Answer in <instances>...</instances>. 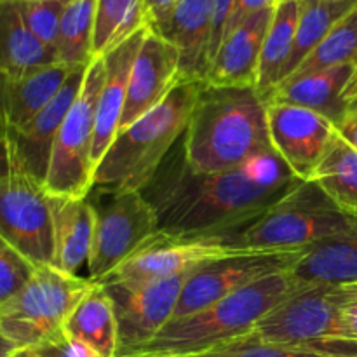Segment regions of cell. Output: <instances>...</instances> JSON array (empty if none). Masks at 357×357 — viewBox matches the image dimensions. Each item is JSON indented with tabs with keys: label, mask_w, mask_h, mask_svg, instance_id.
<instances>
[{
	"label": "cell",
	"mask_w": 357,
	"mask_h": 357,
	"mask_svg": "<svg viewBox=\"0 0 357 357\" xmlns=\"http://www.w3.org/2000/svg\"><path fill=\"white\" fill-rule=\"evenodd\" d=\"M146 26L149 10L145 0H96L93 58H103Z\"/></svg>",
	"instance_id": "obj_29"
},
{
	"label": "cell",
	"mask_w": 357,
	"mask_h": 357,
	"mask_svg": "<svg viewBox=\"0 0 357 357\" xmlns=\"http://www.w3.org/2000/svg\"><path fill=\"white\" fill-rule=\"evenodd\" d=\"M190 274L142 282H100L110 295L117 316V357L129 356L145 345L173 319Z\"/></svg>",
	"instance_id": "obj_12"
},
{
	"label": "cell",
	"mask_w": 357,
	"mask_h": 357,
	"mask_svg": "<svg viewBox=\"0 0 357 357\" xmlns=\"http://www.w3.org/2000/svg\"><path fill=\"white\" fill-rule=\"evenodd\" d=\"M49 194V192H47ZM52 216V267L77 275L93 246L94 209L86 199L49 194Z\"/></svg>",
	"instance_id": "obj_21"
},
{
	"label": "cell",
	"mask_w": 357,
	"mask_h": 357,
	"mask_svg": "<svg viewBox=\"0 0 357 357\" xmlns=\"http://www.w3.org/2000/svg\"><path fill=\"white\" fill-rule=\"evenodd\" d=\"M279 2V0H275V3H278Z\"/></svg>",
	"instance_id": "obj_44"
},
{
	"label": "cell",
	"mask_w": 357,
	"mask_h": 357,
	"mask_svg": "<svg viewBox=\"0 0 357 357\" xmlns=\"http://www.w3.org/2000/svg\"><path fill=\"white\" fill-rule=\"evenodd\" d=\"M344 101L347 105L349 112L357 110V65L354 68V73H352L351 80L347 82L344 89Z\"/></svg>",
	"instance_id": "obj_40"
},
{
	"label": "cell",
	"mask_w": 357,
	"mask_h": 357,
	"mask_svg": "<svg viewBox=\"0 0 357 357\" xmlns=\"http://www.w3.org/2000/svg\"><path fill=\"white\" fill-rule=\"evenodd\" d=\"M354 300L357 281L305 286L268 312L248 337L288 345L351 340L344 326V312Z\"/></svg>",
	"instance_id": "obj_8"
},
{
	"label": "cell",
	"mask_w": 357,
	"mask_h": 357,
	"mask_svg": "<svg viewBox=\"0 0 357 357\" xmlns=\"http://www.w3.org/2000/svg\"><path fill=\"white\" fill-rule=\"evenodd\" d=\"M149 28L178 49L183 79L206 82L211 38L209 0H176L166 13L153 17Z\"/></svg>",
	"instance_id": "obj_17"
},
{
	"label": "cell",
	"mask_w": 357,
	"mask_h": 357,
	"mask_svg": "<svg viewBox=\"0 0 357 357\" xmlns=\"http://www.w3.org/2000/svg\"><path fill=\"white\" fill-rule=\"evenodd\" d=\"M356 3L357 0H345V2L300 0V14L298 24H296L295 44H293L288 63H286L284 70H282L281 82L288 79L289 75H293V72L305 61L307 56L323 42V38L335 26V23L338 20H342Z\"/></svg>",
	"instance_id": "obj_28"
},
{
	"label": "cell",
	"mask_w": 357,
	"mask_h": 357,
	"mask_svg": "<svg viewBox=\"0 0 357 357\" xmlns=\"http://www.w3.org/2000/svg\"><path fill=\"white\" fill-rule=\"evenodd\" d=\"M94 209V234L87 271L93 282L112 272L159 232V220L143 192L93 188L87 195Z\"/></svg>",
	"instance_id": "obj_9"
},
{
	"label": "cell",
	"mask_w": 357,
	"mask_h": 357,
	"mask_svg": "<svg viewBox=\"0 0 357 357\" xmlns=\"http://www.w3.org/2000/svg\"><path fill=\"white\" fill-rule=\"evenodd\" d=\"M176 0H145L146 10H149V24L153 17L160 16L162 13H166Z\"/></svg>",
	"instance_id": "obj_41"
},
{
	"label": "cell",
	"mask_w": 357,
	"mask_h": 357,
	"mask_svg": "<svg viewBox=\"0 0 357 357\" xmlns=\"http://www.w3.org/2000/svg\"><path fill=\"white\" fill-rule=\"evenodd\" d=\"M96 282L40 265L0 307V331L20 349H40L65 337V324Z\"/></svg>",
	"instance_id": "obj_6"
},
{
	"label": "cell",
	"mask_w": 357,
	"mask_h": 357,
	"mask_svg": "<svg viewBox=\"0 0 357 357\" xmlns=\"http://www.w3.org/2000/svg\"><path fill=\"white\" fill-rule=\"evenodd\" d=\"M187 357H357V340H326L307 345L268 344L251 337L237 338L211 351Z\"/></svg>",
	"instance_id": "obj_30"
},
{
	"label": "cell",
	"mask_w": 357,
	"mask_h": 357,
	"mask_svg": "<svg viewBox=\"0 0 357 357\" xmlns=\"http://www.w3.org/2000/svg\"><path fill=\"white\" fill-rule=\"evenodd\" d=\"M68 0H17V7L31 33L56 52L63 10Z\"/></svg>",
	"instance_id": "obj_33"
},
{
	"label": "cell",
	"mask_w": 357,
	"mask_h": 357,
	"mask_svg": "<svg viewBox=\"0 0 357 357\" xmlns=\"http://www.w3.org/2000/svg\"><path fill=\"white\" fill-rule=\"evenodd\" d=\"M204 82L183 79L169 96L122 129L94 169L93 188L142 192L183 136Z\"/></svg>",
	"instance_id": "obj_4"
},
{
	"label": "cell",
	"mask_w": 357,
	"mask_h": 357,
	"mask_svg": "<svg viewBox=\"0 0 357 357\" xmlns=\"http://www.w3.org/2000/svg\"><path fill=\"white\" fill-rule=\"evenodd\" d=\"M272 6H275V0H236L232 14H230L229 24H227L225 35L230 33L234 28L239 26L241 23H244L248 17H251L253 14L260 13V10L267 9V7H272Z\"/></svg>",
	"instance_id": "obj_37"
},
{
	"label": "cell",
	"mask_w": 357,
	"mask_h": 357,
	"mask_svg": "<svg viewBox=\"0 0 357 357\" xmlns=\"http://www.w3.org/2000/svg\"><path fill=\"white\" fill-rule=\"evenodd\" d=\"M298 14L300 0H279L274 7V16L265 35L255 84V89L265 101L281 82L282 70L295 44Z\"/></svg>",
	"instance_id": "obj_26"
},
{
	"label": "cell",
	"mask_w": 357,
	"mask_h": 357,
	"mask_svg": "<svg viewBox=\"0 0 357 357\" xmlns=\"http://www.w3.org/2000/svg\"><path fill=\"white\" fill-rule=\"evenodd\" d=\"M14 169H16V166H14L13 150H10L9 132L0 121V176H6Z\"/></svg>",
	"instance_id": "obj_38"
},
{
	"label": "cell",
	"mask_w": 357,
	"mask_h": 357,
	"mask_svg": "<svg viewBox=\"0 0 357 357\" xmlns=\"http://www.w3.org/2000/svg\"><path fill=\"white\" fill-rule=\"evenodd\" d=\"M181 80L178 49L149 28L132 63L119 132L159 107Z\"/></svg>",
	"instance_id": "obj_15"
},
{
	"label": "cell",
	"mask_w": 357,
	"mask_h": 357,
	"mask_svg": "<svg viewBox=\"0 0 357 357\" xmlns=\"http://www.w3.org/2000/svg\"><path fill=\"white\" fill-rule=\"evenodd\" d=\"M337 129L338 135H340L352 149L357 150V110L349 112Z\"/></svg>",
	"instance_id": "obj_39"
},
{
	"label": "cell",
	"mask_w": 357,
	"mask_h": 357,
	"mask_svg": "<svg viewBox=\"0 0 357 357\" xmlns=\"http://www.w3.org/2000/svg\"><path fill=\"white\" fill-rule=\"evenodd\" d=\"M349 63L357 65V3L342 20L335 23L323 42L289 77L321 72V70L349 65Z\"/></svg>",
	"instance_id": "obj_32"
},
{
	"label": "cell",
	"mask_w": 357,
	"mask_h": 357,
	"mask_svg": "<svg viewBox=\"0 0 357 357\" xmlns=\"http://www.w3.org/2000/svg\"><path fill=\"white\" fill-rule=\"evenodd\" d=\"M0 237L35 267L52 265V216L44 183L16 167L0 176Z\"/></svg>",
	"instance_id": "obj_11"
},
{
	"label": "cell",
	"mask_w": 357,
	"mask_h": 357,
	"mask_svg": "<svg viewBox=\"0 0 357 357\" xmlns=\"http://www.w3.org/2000/svg\"><path fill=\"white\" fill-rule=\"evenodd\" d=\"M17 351H21V349L0 331V357H13Z\"/></svg>",
	"instance_id": "obj_42"
},
{
	"label": "cell",
	"mask_w": 357,
	"mask_h": 357,
	"mask_svg": "<svg viewBox=\"0 0 357 357\" xmlns=\"http://www.w3.org/2000/svg\"><path fill=\"white\" fill-rule=\"evenodd\" d=\"M96 0H68L59 23L56 56L70 68L87 66L93 59Z\"/></svg>",
	"instance_id": "obj_31"
},
{
	"label": "cell",
	"mask_w": 357,
	"mask_h": 357,
	"mask_svg": "<svg viewBox=\"0 0 357 357\" xmlns=\"http://www.w3.org/2000/svg\"><path fill=\"white\" fill-rule=\"evenodd\" d=\"M35 268L33 264L0 237V307L26 284Z\"/></svg>",
	"instance_id": "obj_34"
},
{
	"label": "cell",
	"mask_w": 357,
	"mask_h": 357,
	"mask_svg": "<svg viewBox=\"0 0 357 357\" xmlns=\"http://www.w3.org/2000/svg\"><path fill=\"white\" fill-rule=\"evenodd\" d=\"M149 26L139 30L128 40L122 42L115 49L103 56L105 59V82L101 86L100 98L96 107V126H94V143H93V164L96 169L98 162L108 146L114 143L115 136L121 126L122 112L128 94L129 75H131L132 63L139 51L143 37Z\"/></svg>",
	"instance_id": "obj_19"
},
{
	"label": "cell",
	"mask_w": 357,
	"mask_h": 357,
	"mask_svg": "<svg viewBox=\"0 0 357 357\" xmlns=\"http://www.w3.org/2000/svg\"><path fill=\"white\" fill-rule=\"evenodd\" d=\"M354 220L314 181H300L260 218L225 237L237 250H307L345 232Z\"/></svg>",
	"instance_id": "obj_5"
},
{
	"label": "cell",
	"mask_w": 357,
	"mask_h": 357,
	"mask_svg": "<svg viewBox=\"0 0 357 357\" xmlns=\"http://www.w3.org/2000/svg\"><path fill=\"white\" fill-rule=\"evenodd\" d=\"M241 251L246 250H237L225 236H174L159 230L103 282H142L190 274Z\"/></svg>",
	"instance_id": "obj_13"
},
{
	"label": "cell",
	"mask_w": 357,
	"mask_h": 357,
	"mask_svg": "<svg viewBox=\"0 0 357 357\" xmlns=\"http://www.w3.org/2000/svg\"><path fill=\"white\" fill-rule=\"evenodd\" d=\"M300 181L272 146L236 169L195 173L176 143L142 192L155 209L160 232L213 237L253 223Z\"/></svg>",
	"instance_id": "obj_1"
},
{
	"label": "cell",
	"mask_w": 357,
	"mask_h": 357,
	"mask_svg": "<svg viewBox=\"0 0 357 357\" xmlns=\"http://www.w3.org/2000/svg\"><path fill=\"white\" fill-rule=\"evenodd\" d=\"M267 146V103L253 86H202L181 139L195 173L236 169Z\"/></svg>",
	"instance_id": "obj_2"
},
{
	"label": "cell",
	"mask_w": 357,
	"mask_h": 357,
	"mask_svg": "<svg viewBox=\"0 0 357 357\" xmlns=\"http://www.w3.org/2000/svg\"><path fill=\"white\" fill-rule=\"evenodd\" d=\"M305 288L291 272L253 282L204 309L171 319L155 337L124 357H187L243 338L268 312Z\"/></svg>",
	"instance_id": "obj_3"
},
{
	"label": "cell",
	"mask_w": 357,
	"mask_h": 357,
	"mask_svg": "<svg viewBox=\"0 0 357 357\" xmlns=\"http://www.w3.org/2000/svg\"><path fill=\"white\" fill-rule=\"evenodd\" d=\"M65 335L82 342L100 357L119 356V324L114 302L103 284L94 288L75 307L65 324Z\"/></svg>",
	"instance_id": "obj_24"
},
{
	"label": "cell",
	"mask_w": 357,
	"mask_h": 357,
	"mask_svg": "<svg viewBox=\"0 0 357 357\" xmlns=\"http://www.w3.org/2000/svg\"><path fill=\"white\" fill-rule=\"evenodd\" d=\"M303 286L357 281V216L351 227L309 248L291 272Z\"/></svg>",
	"instance_id": "obj_23"
},
{
	"label": "cell",
	"mask_w": 357,
	"mask_h": 357,
	"mask_svg": "<svg viewBox=\"0 0 357 357\" xmlns=\"http://www.w3.org/2000/svg\"><path fill=\"white\" fill-rule=\"evenodd\" d=\"M87 66H77L56 96L23 128L9 131L14 166L44 183L59 128L82 86Z\"/></svg>",
	"instance_id": "obj_16"
},
{
	"label": "cell",
	"mask_w": 357,
	"mask_h": 357,
	"mask_svg": "<svg viewBox=\"0 0 357 357\" xmlns=\"http://www.w3.org/2000/svg\"><path fill=\"white\" fill-rule=\"evenodd\" d=\"M310 181H314L340 211L357 216V150L340 135L331 143Z\"/></svg>",
	"instance_id": "obj_27"
},
{
	"label": "cell",
	"mask_w": 357,
	"mask_h": 357,
	"mask_svg": "<svg viewBox=\"0 0 357 357\" xmlns=\"http://www.w3.org/2000/svg\"><path fill=\"white\" fill-rule=\"evenodd\" d=\"M265 103L271 146L298 180L310 181L337 138V126L309 108L275 101Z\"/></svg>",
	"instance_id": "obj_14"
},
{
	"label": "cell",
	"mask_w": 357,
	"mask_h": 357,
	"mask_svg": "<svg viewBox=\"0 0 357 357\" xmlns=\"http://www.w3.org/2000/svg\"><path fill=\"white\" fill-rule=\"evenodd\" d=\"M274 7L260 10L225 35L209 65L206 82L220 87H248L257 84L258 61Z\"/></svg>",
	"instance_id": "obj_18"
},
{
	"label": "cell",
	"mask_w": 357,
	"mask_h": 357,
	"mask_svg": "<svg viewBox=\"0 0 357 357\" xmlns=\"http://www.w3.org/2000/svg\"><path fill=\"white\" fill-rule=\"evenodd\" d=\"M72 70L63 63L16 75L0 70V121L7 132L28 124L56 96Z\"/></svg>",
	"instance_id": "obj_20"
},
{
	"label": "cell",
	"mask_w": 357,
	"mask_h": 357,
	"mask_svg": "<svg viewBox=\"0 0 357 357\" xmlns=\"http://www.w3.org/2000/svg\"><path fill=\"white\" fill-rule=\"evenodd\" d=\"M54 63L58 56L31 33L17 0H0V70L16 75Z\"/></svg>",
	"instance_id": "obj_25"
},
{
	"label": "cell",
	"mask_w": 357,
	"mask_h": 357,
	"mask_svg": "<svg viewBox=\"0 0 357 357\" xmlns=\"http://www.w3.org/2000/svg\"><path fill=\"white\" fill-rule=\"evenodd\" d=\"M37 351L40 357H100L93 349L84 345L82 342L66 337V335L54 344H49L45 347L37 349Z\"/></svg>",
	"instance_id": "obj_36"
},
{
	"label": "cell",
	"mask_w": 357,
	"mask_h": 357,
	"mask_svg": "<svg viewBox=\"0 0 357 357\" xmlns=\"http://www.w3.org/2000/svg\"><path fill=\"white\" fill-rule=\"evenodd\" d=\"M103 82L105 59L96 56L87 65L79 94L56 136L44 180L49 194L86 199L93 190L94 126Z\"/></svg>",
	"instance_id": "obj_7"
},
{
	"label": "cell",
	"mask_w": 357,
	"mask_h": 357,
	"mask_svg": "<svg viewBox=\"0 0 357 357\" xmlns=\"http://www.w3.org/2000/svg\"><path fill=\"white\" fill-rule=\"evenodd\" d=\"M326 2H345V0H326Z\"/></svg>",
	"instance_id": "obj_43"
},
{
	"label": "cell",
	"mask_w": 357,
	"mask_h": 357,
	"mask_svg": "<svg viewBox=\"0 0 357 357\" xmlns=\"http://www.w3.org/2000/svg\"><path fill=\"white\" fill-rule=\"evenodd\" d=\"M307 250H246L197 268L187 278L173 319L197 312L261 279L293 272Z\"/></svg>",
	"instance_id": "obj_10"
},
{
	"label": "cell",
	"mask_w": 357,
	"mask_h": 357,
	"mask_svg": "<svg viewBox=\"0 0 357 357\" xmlns=\"http://www.w3.org/2000/svg\"><path fill=\"white\" fill-rule=\"evenodd\" d=\"M236 0H209L211 6V38H209V65L225 37L227 24L232 14Z\"/></svg>",
	"instance_id": "obj_35"
},
{
	"label": "cell",
	"mask_w": 357,
	"mask_h": 357,
	"mask_svg": "<svg viewBox=\"0 0 357 357\" xmlns=\"http://www.w3.org/2000/svg\"><path fill=\"white\" fill-rule=\"evenodd\" d=\"M354 68V63H349L321 72L289 77L275 87L267 101L309 108L326 117L338 128L349 114L344 101V89L351 80Z\"/></svg>",
	"instance_id": "obj_22"
}]
</instances>
